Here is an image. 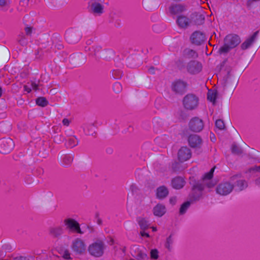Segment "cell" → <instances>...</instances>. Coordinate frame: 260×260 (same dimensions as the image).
<instances>
[{"instance_id": "obj_13", "label": "cell", "mask_w": 260, "mask_h": 260, "mask_svg": "<svg viewBox=\"0 0 260 260\" xmlns=\"http://www.w3.org/2000/svg\"><path fill=\"white\" fill-rule=\"evenodd\" d=\"M190 20L195 25H202L204 23L205 18L203 14L200 13L195 12L191 16Z\"/></svg>"}, {"instance_id": "obj_20", "label": "cell", "mask_w": 260, "mask_h": 260, "mask_svg": "<svg viewBox=\"0 0 260 260\" xmlns=\"http://www.w3.org/2000/svg\"><path fill=\"white\" fill-rule=\"evenodd\" d=\"M248 186L247 181H239L236 183V190L237 191H241L245 190Z\"/></svg>"}, {"instance_id": "obj_8", "label": "cell", "mask_w": 260, "mask_h": 260, "mask_svg": "<svg viewBox=\"0 0 260 260\" xmlns=\"http://www.w3.org/2000/svg\"><path fill=\"white\" fill-rule=\"evenodd\" d=\"M192 152L187 147H183L179 150L178 159L181 162H185L190 160L192 157Z\"/></svg>"}, {"instance_id": "obj_4", "label": "cell", "mask_w": 260, "mask_h": 260, "mask_svg": "<svg viewBox=\"0 0 260 260\" xmlns=\"http://www.w3.org/2000/svg\"><path fill=\"white\" fill-rule=\"evenodd\" d=\"M65 224L71 231L77 234H82L79 224L73 218H67L65 220Z\"/></svg>"}, {"instance_id": "obj_10", "label": "cell", "mask_w": 260, "mask_h": 260, "mask_svg": "<svg viewBox=\"0 0 260 260\" xmlns=\"http://www.w3.org/2000/svg\"><path fill=\"white\" fill-rule=\"evenodd\" d=\"M72 249L77 254L82 255L85 253L86 247L84 241L78 238L74 241L72 245Z\"/></svg>"}, {"instance_id": "obj_24", "label": "cell", "mask_w": 260, "mask_h": 260, "mask_svg": "<svg viewBox=\"0 0 260 260\" xmlns=\"http://www.w3.org/2000/svg\"><path fill=\"white\" fill-rule=\"evenodd\" d=\"M190 205H191V202H186L185 203H183V204L181 205L180 210H179L180 214L183 215V214H185V212L187 211L188 208L190 207Z\"/></svg>"}, {"instance_id": "obj_28", "label": "cell", "mask_w": 260, "mask_h": 260, "mask_svg": "<svg viewBox=\"0 0 260 260\" xmlns=\"http://www.w3.org/2000/svg\"><path fill=\"white\" fill-rule=\"evenodd\" d=\"M138 223L141 228H145L147 227V222L144 218H140L138 220Z\"/></svg>"}, {"instance_id": "obj_26", "label": "cell", "mask_w": 260, "mask_h": 260, "mask_svg": "<svg viewBox=\"0 0 260 260\" xmlns=\"http://www.w3.org/2000/svg\"><path fill=\"white\" fill-rule=\"evenodd\" d=\"M216 127L220 130H224L225 129V123L222 119H218L216 122Z\"/></svg>"}, {"instance_id": "obj_15", "label": "cell", "mask_w": 260, "mask_h": 260, "mask_svg": "<svg viewBox=\"0 0 260 260\" xmlns=\"http://www.w3.org/2000/svg\"><path fill=\"white\" fill-rule=\"evenodd\" d=\"M167 212V209L166 208L165 205L162 204H157L155 207L153 209V213L154 214V216H158V217H162L164 215L166 214Z\"/></svg>"}, {"instance_id": "obj_39", "label": "cell", "mask_w": 260, "mask_h": 260, "mask_svg": "<svg viewBox=\"0 0 260 260\" xmlns=\"http://www.w3.org/2000/svg\"></svg>"}, {"instance_id": "obj_12", "label": "cell", "mask_w": 260, "mask_h": 260, "mask_svg": "<svg viewBox=\"0 0 260 260\" xmlns=\"http://www.w3.org/2000/svg\"><path fill=\"white\" fill-rule=\"evenodd\" d=\"M189 144L191 148H198L202 145V139L198 135H191L188 138Z\"/></svg>"}, {"instance_id": "obj_11", "label": "cell", "mask_w": 260, "mask_h": 260, "mask_svg": "<svg viewBox=\"0 0 260 260\" xmlns=\"http://www.w3.org/2000/svg\"><path fill=\"white\" fill-rule=\"evenodd\" d=\"M188 72L192 74H197L200 72L202 69V65L200 62L197 61H192L187 66Z\"/></svg>"}, {"instance_id": "obj_32", "label": "cell", "mask_w": 260, "mask_h": 260, "mask_svg": "<svg viewBox=\"0 0 260 260\" xmlns=\"http://www.w3.org/2000/svg\"><path fill=\"white\" fill-rule=\"evenodd\" d=\"M63 258L66 259V260H70L71 259L70 256V253L68 250H66L64 252V255H63Z\"/></svg>"}, {"instance_id": "obj_36", "label": "cell", "mask_w": 260, "mask_h": 260, "mask_svg": "<svg viewBox=\"0 0 260 260\" xmlns=\"http://www.w3.org/2000/svg\"><path fill=\"white\" fill-rule=\"evenodd\" d=\"M6 1H0V6H4L5 3H6Z\"/></svg>"}, {"instance_id": "obj_22", "label": "cell", "mask_w": 260, "mask_h": 260, "mask_svg": "<svg viewBox=\"0 0 260 260\" xmlns=\"http://www.w3.org/2000/svg\"><path fill=\"white\" fill-rule=\"evenodd\" d=\"M36 103L38 106L45 107L48 105V101L44 97H40L36 100Z\"/></svg>"}, {"instance_id": "obj_37", "label": "cell", "mask_w": 260, "mask_h": 260, "mask_svg": "<svg viewBox=\"0 0 260 260\" xmlns=\"http://www.w3.org/2000/svg\"><path fill=\"white\" fill-rule=\"evenodd\" d=\"M2 89L0 87V97L2 96Z\"/></svg>"}, {"instance_id": "obj_19", "label": "cell", "mask_w": 260, "mask_h": 260, "mask_svg": "<svg viewBox=\"0 0 260 260\" xmlns=\"http://www.w3.org/2000/svg\"><path fill=\"white\" fill-rule=\"evenodd\" d=\"M183 56L188 59H195L198 57V54L195 51L190 49H186L183 51Z\"/></svg>"}, {"instance_id": "obj_21", "label": "cell", "mask_w": 260, "mask_h": 260, "mask_svg": "<svg viewBox=\"0 0 260 260\" xmlns=\"http://www.w3.org/2000/svg\"><path fill=\"white\" fill-rule=\"evenodd\" d=\"M92 11L95 13H101L103 11V7L102 6V5L98 3H94L92 5Z\"/></svg>"}, {"instance_id": "obj_7", "label": "cell", "mask_w": 260, "mask_h": 260, "mask_svg": "<svg viewBox=\"0 0 260 260\" xmlns=\"http://www.w3.org/2000/svg\"><path fill=\"white\" fill-rule=\"evenodd\" d=\"M206 36L205 34L200 31H196L192 34L190 37L191 42L196 45H200L205 42Z\"/></svg>"}, {"instance_id": "obj_34", "label": "cell", "mask_w": 260, "mask_h": 260, "mask_svg": "<svg viewBox=\"0 0 260 260\" xmlns=\"http://www.w3.org/2000/svg\"><path fill=\"white\" fill-rule=\"evenodd\" d=\"M177 199L176 197H172L170 199V203L172 205H174L176 203Z\"/></svg>"}, {"instance_id": "obj_14", "label": "cell", "mask_w": 260, "mask_h": 260, "mask_svg": "<svg viewBox=\"0 0 260 260\" xmlns=\"http://www.w3.org/2000/svg\"><path fill=\"white\" fill-rule=\"evenodd\" d=\"M171 185L174 189L181 190L185 185V181L182 177H175L172 179Z\"/></svg>"}, {"instance_id": "obj_17", "label": "cell", "mask_w": 260, "mask_h": 260, "mask_svg": "<svg viewBox=\"0 0 260 260\" xmlns=\"http://www.w3.org/2000/svg\"><path fill=\"white\" fill-rule=\"evenodd\" d=\"M169 194L167 188L165 186H161L157 190V198L160 199H163L167 197Z\"/></svg>"}, {"instance_id": "obj_38", "label": "cell", "mask_w": 260, "mask_h": 260, "mask_svg": "<svg viewBox=\"0 0 260 260\" xmlns=\"http://www.w3.org/2000/svg\"><path fill=\"white\" fill-rule=\"evenodd\" d=\"M212 134V137H214V136H214V134H213V133H212V134ZM214 138H215V137H214ZM214 139H212V141H215V140H216V139H214Z\"/></svg>"}, {"instance_id": "obj_33", "label": "cell", "mask_w": 260, "mask_h": 260, "mask_svg": "<svg viewBox=\"0 0 260 260\" xmlns=\"http://www.w3.org/2000/svg\"><path fill=\"white\" fill-rule=\"evenodd\" d=\"M229 50V47L227 46V45H224V46L220 48V53H226L227 52H228Z\"/></svg>"}, {"instance_id": "obj_31", "label": "cell", "mask_w": 260, "mask_h": 260, "mask_svg": "<svg viewBox=\"0 0 260 260\" xmlns=\"http://www.w3.org/2000/svg\"><path fill=\"white\" fill-rule=\"evenodd\" d=\"M232 151H233V152L234 153L236 154H240L242 153V151H241L240 148H238V146L236 145H234L233 146Z\"/></svg>"}, {"instance_id": "obj_23", "label": "cell", "mask_w": 260, "mask_h": 260, "mask_svg": "<svg viewBox=\"0 0 260 260\" xmlns=\"http://www.w3.org/2000/svg\"><path fill=\"white\" fill-rule=\"evenodd\" d=\"M216 90H211L208 94V99L211 102L214 103L216 100Z\"/></svg>"}, {"instance_id": "obj_6", "label": "cell", "mask_w": 260, "mask_h": 260, "mask_svg": "<svg viewBox=\"0 0 260 260\" xmlns=\"http://www.w3.org/2000/svg\"><path fill=\"white\" fill-rule=\"evenodd\" d=\"M234 189V185L229 182L221 183L216 189V192L222 196L230 194Z\"/></svg>"}, {"instance_id": "obj_2", "label": "cell", "mask_w": 260, "mask_h": 260, "mask_svg": "<svg viewBox=\"0 0 260 260\" xmlns=\"http://www.w3.org/2000/svg\"><path fill=\"white\" fill-rule=\"evenodd\" d=\"M204 123L202 119L199 117H193L189 123L190 130L194 132H200L204 128Z\"/></svg>"}, {"instance_id": "obj_29", "label": "cell", "mask_w": 260, "mask_h": 260, "mask_svg": "<svg viewBox=\"0 0 260 260\" xmlns=\"http://www.w3.org/2000/svg\"><path fill=\"white\" fill-rule=\"evenodd\" d=\"M55 236H59L62 233V230L61 228L53 229L51 232Z\"/></svg>"}, {"instance_id": "obj_1", "label": "cell", "mask_w": 260, "mask_h": 260, "mask_svg": "<svg viewBox=\"0 0 260 260\" xmlns=\"http://www.w3.org/2000/svg\"><path fill=\"white\" fill-rule=\"evenodd\" d=\"M198 104V98L194 94L187 95L183 99V106L187 110H194L197 108Z\"/></svg>"}, {"instance_id": "obj_35", "label": "cell", "mask_w": 260, "mask_h": 260, "mask_svg": "<svg viewBox=\"0 0 260 260\" xmlns=\"http://www.w3.org/2000/svg\"><path fill=\"white\" fill-rule=\"evenodd\" d=\"M14 260H30L29 258L24 256H18L14 258Z\"/></svg>"}, {"instance_id": "obj_27", "label": "cell", "mask_w": 260, "mask_h": 260, "mask_svg": "<svg viewBox=\"0 0 260 260\" xmlns=\"http://www.w3.org/2000/svg\"><path fill=\"white\" fill-rule=\"evenodd\" d=\"M151 258L154 260H157L159 258V252L156 249H152L150 252Z\"/></svg>"}, {"instance_id": "obj_3", "label": "cell", "mask_w": 260, "mask_h": 260, "mask_svg": "<svg viewBox=\"0 0 260 260\" xmlns=\"http://www.w3.org/2000/svg\"><path fill=\"white\" fill-rule=\"evenodd\" d=\"M88 251L91 255L95 257H100L103 255V246L100 243H93L88 247Z\"/></svg>"}, {"instance_id": "obj_5", "label": "cell", "mask_w": 260, "mask_h": 260, "mask_svg": "<svg viewBox=\"0 0 260 260\" xmlns=\"http://www.w3.org/2000/svg\"><path fill=\"white\" fill-rule=\"evenodd\" d=\"M224 42L226 45L232 48L238 46L240 43V38L235 34H229L225 37Z\"/></svg>"}, {"instance_id": "obj_30", "label": "cell", "mask_w": 260, "mask_h": 260, "mask_svg": "<svg viewBox=\"0 0 260 260\" xmlns=\"http://www.w3.org/2000/svg\"><path fill=\"white\" fill-rule=\"evenodd\" d=\"M214 170V168H213V169H212L210 171V172L206 174L204 177L203 179H211L212 178V176H213Z\"/></svg>"}, {"instance_id": "obj_9", "label": "cell", "mask_w": 260, "mask_h": 260, "mask_svg": "<svg viewBox=\"0 0 260 260\" xmlns=\"http://www.w3.org/2000/svg\"><path fill=\"white\" fill-rule=\"evenodd\" d=\"M187 84L181 80H178L174 82L172 84V89L177 94H183L187 90Z\"/></svg>"}, {"instance_id": "obj_18", "label": "cell", "mask_w": 260, "mask_h": 260, "mask_svg": "<svg viewBox=\"0 0 260 260\" xmlns=\"http://www.w3.org/2000/svg\"><path fill=\"white\" fill-rule=\"evenodd\" d=\"M185 8L183 5L179 4L172 5L170 7V11L171 13L173 15H177L181 13L185 10Z\"/></svg>"}, {"instance_id": "obj_25", "label": "cell", "mask_w": 260, "mask_h": 260, "mask_svg": "<svg viewBox=\"0 0 260 260\" xmlns=\"http://www.w3.org/2000/svg\"><path fill=\"white\" fill-rule=\"evenodd\" d=\"M166 247L170 251L171 250L172 245V236L171 235L167 239L166 242Z\"/></svg>"}, {"instance_id": "obj_16", "label": "cell", "mask_w": 260, "mask_h": 260, "mask_svg": "<svg viewBox=\"0 0 260 260\" xmlns=\"http://www.w3.org/2000/svg\"><path fill=\"white\" fill-rule=\"evenodd\" d=\"M177 24H178L179 26L185 29L187 27H189L191 24V20L190 18L185 16H181L177 18Z\"/></svg>"}]
</instances>
